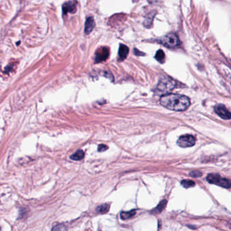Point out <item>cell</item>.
I'll use <instances>...</instances> for the list:
<instances>
[{
  "mask_svg": "<svg viewBox=\"0 0 231 231\" xmlns=\"http://www.w3.org/2000/svg\"><path fill=\"white\" fill-rule=\"evenodd\" d=\"M109 55V51L107 47H101L95 53V63H99L106 60Z\"/></svg>",
  "mask_w": 231,
  "mask_h": 231,
  "instance_id": "52a82bcc",
  "label": "cell"
},
{
  "mask_svg": "<svg viewBox=\"0 0 231 231\" xmlns=\"http://www.w3.org/2000/svg\"><path fill=\"white\" fill-rule=\"evenodd\" d=\"M136 214V210L135 209H132L130 212H123L120 214V218L123 219V220H127V219H129L134 216Z\"/></svg>",
  "mask_w": 231,
  "mask_h": 231,
  "instance_id": "4fadbf2b",
  "label": "cell"
},
{
  "mask_svg": "<svg viewBox=\"0 0 231 231\" xmlns=\"http://www.w3.org/2000/svg\"><path fill=\"white\" fill-rule=\"evenodd\" d=\"M160 43L168 48H175L180 45V41L176 34L169 33L160 39Z\"/></svg>",
  "mask_w": 231,
  "mask_h": 231,
  "instance_id": "3957f363",
  "label": "cell"
},
{
  "mask_svg": "<svg viewBox=\"0 0 231 231\" xmlns=\"http://www.w3.org/2000/svg\"><path fill=\"white\" fill-rule=\"evenodd\" d=\"M62 12L64 15L68 13H75L76 12V2L70 1L64 3L62 6Z\"/></svg>",
  "mask_w": 231,
  "mask_h": 231,
  "instance_id": "ba28073f",
  "label": "cell"
},
{
  "mask_svg": "<svg viewBox=\"0 0 231 231\" xmlns=\"http://www.w3.org/2000/svg\"><path fill=\"white\" fill-rule=\"evenodd\" d=\"M190 176L192 177H199L202 176V173L200 171H193L190 172Z\"/></svg>",
  "mask_w": 231,
  "mask_h": 231,
  "instance_id": "d6986e66",
  "label": "cell"
},
{
  "mask_svg": "<svg viewBox=\"0 0 231 231\" xmlns=\"http://www.w3.org/2000/svg\"><path fill=\"white\" fill-rule=\"evenodd\" d=\"M51 231H66V229L62 224H57L53 227Z\"/></svg>",
  "mask_w": 231,
  "mask_h": 231,
  "instance_id": "ac0fdd59",
  "label": "cell"
},
{
  "mask_svg": "<svg viewBox=\"0 0 231 231\" xmlns=\"http://www.w3.org/2000/svg\"><path fill=\"white\" fill-rule=\"evenodd\" d=\"M181 185L183 186V187L188 189L193 187V186L195 185V182L190 180H183L181 181Z\"/></svg>",
  "mask_w": 231,
  "mask_h": 231,
  "instance_id": "2e32d148",
  "label": "cell"
},
{
  "mask_svg": "<svg viewBox=\"0 0 231 231\" xmlns=\"http://www.w3.org/2000/svg\"><path fill=\"white\" fill-rule=\"evenodd\" d=\"M149 1L150 2L153 3V2H156V0H149Z\"/></svg>",
  "mask_w": 231,
  "mask_h": 231,
  "instance_id": "44dd1931",
  "label": "cell"
},
{
  "mask_svg": "<svg viewBox=\"0 0 231 231\" xmlns=\"http://www.w3.org/2000/svg\"><path fill=\"white\" fill-rule=\"evenodd\" d=\"M195 144V139L190 135H182L177 141V145L180 147H192Z\"/></svg>",
  "mask_w": 231,
  "mask_h": 231,
  "instance_id": "5b68a950",
  "label": "cell"
},
{
  "mask_svg": "<svg viewBox=\"0 0 231 231\" xmlns=\"http://www.w3.org/2000/svg\"><path fill=\"white\" fill-rule=\"evenodd\" d=\"M214 111L217 114L224 120L231 118V113L226 108L224 105L218 104L214 107Z\"/></svg>",
  "mask_w": 231,
  "mask_h": 231,
  "instance_id": "8992f818",
  "label": "cell"
},
{
  "mask_svg": "<svg viewBox=\"0 0 231 231\" xmlns=\"http://www.w3.org/2000/svg\"><path fill=\"white\" fill-rule=\"evenodd\" d=\"M154 18V15L153 14H152V15H147V18H146L145 20V22H144V24L145 26L146 27H150V26H152V20Z\"/></svg>",
  "mask_w": 231,
  "mask_h": 231,
  "instance_id": "e0dca14e",
  "label": "cell"
},
{
  "mask_svg": "<svg viewBox=\"0 0 231 231\" xmlns=\"http://www.w3.org/2000/svg\"><path fill=\"white\" fill-rule=\"evenodd\" d=\"M230 226H231V221L230 222Z\"/></svg>",
  "mask_w": 231,
  "mask_h": 231,
  "instance_id": "7402d4cb",
  "label": "cell"
},
{
  "mask_svg": "<svg viewBox=\"0 0 231 231\" xmlns=\"http://www.w3.org/2000/svg\"><path fill=\"white\" fill-rule=\"evenodd\" d=\"M84 157V153L83 152V150H79L76 152H75L73 155L70 156V159L72 160H81L83 159Z\"/></svg>",
  "mask_w": 231,
  "mask_h": 231,
  "instance_id": "7c38bea8",
  "label": "cell"
},
{
  "mask_svg": "<svg viewBox=\"0 0 231 231\" xmlns=\"http://www.w3.org/2000/svg\"><path fill=\"white\" fill-rule=\"evenodd\" d=\"M155 58L156 59L157 61L160 62V63H163L165 60V54L164 51L161 50H159L157 52L156 54L155 55Z\"/></svg>",
  "mask_w": 231,
  "mask_h": 231,
  "instance_id": "9a60e30c",
  "label": "cell"
},
{
  "mask_svg": "<svg viewBox=\"0 0 231 231\" xmlns=\"http://www.w3.org/2000/svg\"><path fill=\"white\" fill-rule=\"evenodd\" d=\"M129 52V49L128 47L123 44H120L119 47V50H118V55L121 60H124L126 58Z\"/></svg>",
  "mask_w": 231,
  "mask_h": 231,
  "instance_id": "30bf717a",
  "label": "cell"
},
{
  "mask_svg": "<svg viewBox=\"0 0 231 231\" xmlns=\"http://www.w3.org/2000/svg\"><path fill=\"white\" fill-rule=\"evenodd\" d=\"M166 204H167V201H166V200H162L160 203V204L157 205V207H156L155 208L152 209V213H153V214H160V213H161L162 211H163V209L165 208Z\"/></svg>",
  "mask_w": 231,
  "mask_h": 231,
  "instance_id": "8fae6325",
  "label": "cell"
},
{
  "mask_svg": "<svg viewBox=\"0 0 231 231\" xmlns=\"http://www.w3.org/2000/svg\"><path fill=\"white\" fill-rule=\"evenodd\" d=\"M109 208H110V205H109V204H103L97 207L96 210H97V212L99 214H105L108 212Z\"/></svg>",
  "mask_w": 231,
  "mask_h": 231,
  "instance_id": "5bb4252c",
  "label": "cell"
},
{
  "mask_svg": "<svg viewBox=\"0 0 231 231\" xmlns=\"http://www.w3.org/2000/svg\"><path fill=\"white\" fill-rule=\"evenodd\" d=\"M95 20L93 17L90 16L87 18L84 24V33L86 35L90 34L95 27Z\"/></svg>",
  "mask_w": 231,
  "mask_h": 231,
  "instance_id": "9c48e42d",
  "label": "cell"
},
{
  "mask_svg": "<svg viewBox=\"0 0 231 231\" xmlns=\"http://www.w3.org/2000/svg\"><path fill=\"white\" fill-rule=\"evenodd\" d=\"M176 86V82L173 79L168 78V77H164L161 78L157 86V89L163 93H167L172 89Z\"/></svg>",
  "mask_w": 231,
  "mask_h": 231,
  "instance_id": "277c9868",
  "label": "cell"
},
{
  "mask_svg": "<svg viewBox=\"0 0 231 231\" xmlns=\"http://www.w3.org/2000/svg\"><path fill=\"white\" fill-rule=\"evenodd\" d=\"M108 149V146L103 145V144L99 145L98 146V152H103L105 151V150H107Z\"/></svg>",
  "mask_w": 231,
  "mask_h": 231,
  "instance_id": "ffe728a7",
  "label": "cell"
},
{
  "mask_svg": "<svg viewBox=\"0 0 231 231\" xmlns=\"http://www.w3.org/2000/svg\"><path fill=\"white\" fill-rule=\"evenodd\" d=\"M160 103L170 110L180 112L186 110L189 107L190 102L185 95L169 93L161 97Z\"/></svg>",
  "mask_w": 231,
  "mask_h": 231,
  "instance_id": "6da1fadb",
  "label": "cell"
},
{
  "mask_svg": "<svg viewBox=\"0 0 231 231\" xmlns=\"http://www.w3.org/2000/svg\"><path fill=\"white\" fill-rule=\"evenodd\" d=\"M207 180L211 184L216 185L226 189H229L231 187V181L229 179H227V178L221 177L218 174H209L207 176Z\"/></svg>",
  "mask_w": 231,
  "mask_h": 231,
  "instance_id": "7a4b0ae2",
  "label": "cell"
}]
</instances>
